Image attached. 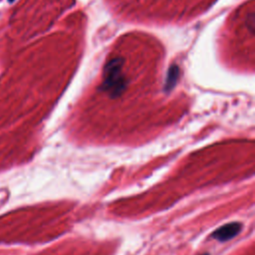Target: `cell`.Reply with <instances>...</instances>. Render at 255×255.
Instances as JSON below:
<instances>
[{
  "label": "cell",
  "instance_id": "1",
  "mask_svg": "<svg viewBox=\"0 0 255 255\" xmlns=\"http://www.w3.org/2000/svg\"><path fill=\"white\" fill-rule=\"evenodd\" d=\"M241 228H242V224L240 222H230L214 230L211 236L220 242L228 241L233 237H235L240 232Z\"/></svg>",
  "mask_w": 255,
  "mask_h": 255
},
{
  "label": "cell",
  "instance_id": "2",
  "mask_svg": "<svg viewBox=\"0 0 255 255\" xmlns=\"http://www.w3.org/2000/svg\"><path fill=\"white\" fill-rule=\"evenodd\" d=\"M203 255H209V254H203Z\"/></svg>",
  "mask_w": 255,
  "mask_h": 255
}]
</instances>
